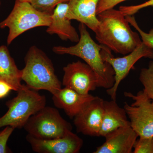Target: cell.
I'll return each instance as SVG.
<instances>
[{
    "mask_svg": "<svg viewBox=\"0 0 153 153\" xmlns=\"http://www.w3.org/2000/svg\"><path fill=\"white\" fill-rule=\"evenodd\" d=\"M97 17L99 24L94 33L96 39L111 51L128 55L142 42L119 10L108 9L98 14Z\"/></svg>",
    "mask_w": 153,
    "mask_h": 153,
    "instance_id": "cell-1",
    "label": "cell"
},
{
    "mask_svg": "<svg viewBox=\"0 0 153 153\" xmlns=\"http://www.w3.org/2000/svg\"><path fill=\"white\" fill-rule=\"evenodd\" d=\"M79 40L71 47L56 46L52 50L58 55L68 54L81 58L95 72L98 78V87L108 89L115 82L114 70L111 65L105 61L102 54L103 45H99L91 38L86 26L80 23L78 27Z\"/></svg>",
    "mask_w": 153,
    "mask_h": 153,
    "instance_id": "cell-2",
    "label": "cell"
},
{
    "mask_svg": "<svg viewBox=\"0 0 153 153\" xmlns=\"http://www.w3.org/2000/svg\"><path fill=\"white\" fill-rule=\"evenodd\" d=\"M25 68L21 70L22 79L30 89L46 90L53 94L62 88L52 60L41 49L32 46L25 56Z\"/></svg>",
    "mask_w": 153,
    "mask_h": 153,
    "instance_id": "cell-3",
    "label": "cell"
},
{
    "mask_svg": "<svg viewBox=\"0 0 153 153\" xmlns=\"http://www.w3.org/2000/svg\"><path fill=\"white\" fill-rule=\"evenodd\" d=\"M16 97L6 102L7 113L0 117V128L10 126L15 128H24L32 115L46 105V97L24 84Z\"/></svg>",
    "mask_w": 153,
    "mask_h": 153,
    "instance_id": "cell-4",
    "label": "cell"
},
{
    "mask_svg": "<svg viewBox=\"0 0 153 153\" xmlns=\"http://www.w3.org/2000/svg\"><path fill=\"white\" fill-rule=\"evenodd\" d=\"M51 16L38 10L30 2L16 0L10 13L0 22V28L9 29L8 46L28 30L37 27H49L52 20Z\"/></svg>",
    "mask_w": 153,
    "mask_h": 153,
    "instance_id": "cell-5",
    "label": "cell"
},
{
    "mask_svg": "<svg viewBox=\"0 0 153 153\" xmlns=\"http://www.w3.org/2000/svg\"><path fill=\"white\" fill-rule=\"evenodd\" d=\"M24 128L36 138L50 140L64 136L72 127L56 108L46 105L29 118Z\"/></svg>",
    "mask_w": 153,
    "mask_h": 153,
    "instance_id": "cell-6",
    "label": "cell"
},
{
    "mask_svg": "<svg viewBox=\"0 0 153 153\" xmlns=\"http://www.w3.org/2000/svg\"><path fill=\"white\" fill-rule=\"evenodd\" d=\"M124 94L134 100L131 105L125 102L123 107L132 128L139 137H153V102L143 90L136 95L129 92Z\"/></svg>",
    "mask_w": 153,
    "mask_h": 153,
    "instance_id": "cell-7",
    "label": "cell"
},
{
    "mask_svg": "<svg viewBox=\"0 0 153 153\" xmlns=\"http://www.w3.org/2000/svg\"><path fill=\"white\" fill-rule=\"evenodd\" d=\"M111 52V50L103 45L102 54L103 60L111 65L115 73L114 85L111 88L107 89L106 92L111 100H116L117 89L120 82L141 58L153 59V49L142 41L132 52L123 57H114Z\"/></svg>",
    "mask_w": 153,
    "mask_h": 153,
    "instance_id": "cell-8",
    "label": "cell"
},
{
    "mask_svg": "<svg viewBox=\"0 0 153 153\" xmlns=\"http://www.w3.org/2000/svg\"><path fill=\"white\" fill-rule=\"evenodd\" d=\"M62 85L82 94H87L96 89L98 78L93 69L87 63L78 60L63 67Z\"/></svg>",
    "mask_w": 153,
    "mask_h": 153,
    "instance_id": "cell-9",
    "label": "cell"
},
{
    "mask_svg": "<svg viewBox=\"0 0 153 153\" xmlns=\"http://www.w3.org/2000/svg\"><path fill=\"white\" fill-rule=\"evenodd\" d=\"M104 100L99 97L88 102L74 117L77 132L85 135L99 137Z\"/></svg>",
    "mask_w": 153,
    "mask_h": 153,
    "instance_id": "cell-10",
    "label": "cell"
},
{
    "mask_svg": "<svg viewBox=\"0 0 153 153\" xmlns=\"http://www.w3.org/2000/svg\"><path fill=\"white\" fill-rule=\"evenodd\" d=\"M26 139L33 150L38 153H78L83 143L72 131L63 137L50 140L39 139L28 134Z\"/></svg>",
    "mask_w": 153,
    "mask_h": 153,
    "instance_id": "cell-11",
    "label": "cell"
},
{
    "mask_svg": "<svg viewBox=\"0 0 153 153\" xmlns=\"http://www.w3.org/2000/svg\"><path fill=\"white\" fill-rule=\"evenodd\" d=\"M137 134L130 125L121 127L106 135L105 142L94 153H132Z\"/></svg>",
    "mask_w": 153,
    "mask_h": 153,
    "instance_id": "cell-12",
    "label": "cell"
},
{
    "mask_svg": "<svg viewBox=\"0 0 153 153\" xmlns=\"http://www.w3.org/2000/svg\"><path fill=\"white\" fill-rule=\"evenodd\" d=\"M68 2L60 3L56 7L46 32L50 35L56 34L63 41L69 40L77 43L79 40V36L68 17Z\"/></svg>",
    "mask_w": 153,
    "mask_h": 153,
    "instance_id": "cell-13",
    "label": "cell"
},
{
    "mask_svg": "<svg viewBox=\"0 0 153 153\" xmlns=\"http://www.w3.org/2000/svg\"><path fill=\"white\" fill-rule=\"evenodd\" d=\"M91 94H82L69 88L64 87L52 94V100L56 107L63 110L70 118H73L87 102L95 98Z\"/></svg>",
    "mask_w": 153,
    "mask_h": 153,
    "instance_id": "cell-14",
    "label": "cell"
},
{
    "mask_svg": "<svg viewBox=\"0 0 153 153\" xmlns=\"http://www.w3.org/2000/svg\"><path fill=\"white\" fill-rule=\"evenodd\" d=\"M100 0H69L68 16L70 20H75L85 25L94 33L99 22L97 9Z\"/></svg>",
    "mask_w": 153,
    "mask_h": 153,
    "instance_id": "cell-15",
    "label": "cell"
},
{
    "mask_svg": "<svg viewBox=\"0 0 153 153\" xmlns=\"http://www.w3.org/2000/svg\"><path fill=\"white\" fill-rule=\"evenodd\" d=\"M129 125V120L124 108L120 106L116 100H104L100 136L105 137L117 129Z\"/></svg>",
    "mask_w": 153,
    "mask_h": 153,
    "instance_id": "cell-16",
    "label": "cell"
},
{
    "mask_svg": "<svg viewBox=\"0 0 153 153\" xmlns=\"http://www.w3.org/2000/svg\"><path fill=\"white\" fill-rule=\"evenodd\" d=\"M22 71L18 68L7 46H0V81L8 84L18 91L23 86Z\"/></svg>",
    "mask_w": 153,
    "mask_h": 153,
    "instance_id": "cell-17",
    "label": "cell"
},
{
    "mask_svg": "<svg viewBox=\"0 0 153 153\" xmlns=\"http://www.w3.org/2000/svg\"><path fill=\"white\" fill-rule=\"evenodd\" d=\"M139 80L144 88V92L153 102V61H150L147 68L141 70Z\"/></svg>",
    "mask_w": 153,
    "mask_h": 153,
    "instance_id": "cell-18",
    "label": "cell"
},
{
    "mask_svg": "<svg viewBox=\"0 0 153 153\" xmlns=\"http://www.w3.org/2000/svg\"><path fill=\"white\" fill-rule=\"evenodd\" d=\"M69 0H32L31 4L38 10L52 15L56 7L62 3H68Z\"/></svg>",
    "mask_w": 153,
    "mask_h": 153,
    "instance_id": "cell-19",
    "label": "cell"
},
{
    "mask_svg": "<svg viewBox=\"0 0 153 153\" xmlns=\"http://www.w3.org/2000/svg\"><path fill=\"white\" fill-rule=\"evenodd\" d=\"M133 153H153V137H139L134 145Z\"/></svg>",
    "mask_w": 153,
    "mask_h": 153,
    "instance_id": "cell-20",
    "label": "cell"
},
{
    "mask_svg": "<svg viewBox=\"0 0 153 153\" xmlns=\"http://www.w3.org/2000/svg\"><path fill=\"white\" fill-rule=\"evenodd\" d=\"M126 18L130 25L132 26L139 33L143 42L153 49V28L151 29L149 33H145L140 27L134 16H126Z\"/></svg>",
    "mask_w": 153,
    "mask_h": 153,
    "instance_id": "cell-21",
    "label": "cell"
},
{
    "mask_svg": "<svg viewBox=\"0 0 153 153\" xmlns=\"http://www.w3.org/2000/svg\"><path fill=\"white\" fill-rule=\"evenodd\" d=\"M15 129L10 126H7L0 131V153L11 152L7 146V143Z\"/></svg>",
    "mask_w": 153,
    "mask_h": 153,
    "instance_id": "cell-22",
    "label": "cell"
},
{
    "mask_svg": "<svg viewBox=\"0 0 153 153\" xmlns=\"http://www.w3.org/2000/svg\"><path fill=\"white\" fill-rule=\"evenodd\" d=\"M153 6V0H149L146 2L137 5L120 6L119 10L124 16H133L140 10L148 7Z\"/></svg>",
    "mask_w": 153,
    "mask_h": 153,
    "instance_id": "cell-23",
    "label": "cell"
},
{
    "mask_svg": "<svg viewBox=\"0 0 153 153\" xmlns=\"http://www.w3.org/2000/svg\"><path fill=\"white\" fill-rule=\"evenodd\" d=\"M126 1V0H100L97 9V15L106 10L114 8L118 4Z\"/></svg>",
    "mask_w": 153,
    "mask_h": 153,
    "instance_id": "cell-24",
    "label": "cell"
},
{
    "mask_svg": "<svg viewBox=\"0 0 153 153\" xmlns=\"http://www.w3.org/2000/svg\"><path fill=\"white\" fill-rule=\"evenodd\" d=\"M13 90V89L10 85L6 82L0 81V99L5 97Z\"/></svg>",
    "mask_w": 153,
    "mask_h": 153,
    "instance_id": "cell-25",
    "label": "cell"
},
{
    "mask_svg": "<svg viewBox=\"0 0 153 153\" xmlns=\"http://www.w3.org/2000/svg\"><path fill=\"white\" fill-rule=\"evenodd\" d=\"M19 1H21L28 2H30L32 0H19Z\"/></svg>",
    "mask_w": 153,
    "mask_h": 153,
    "instance_id": "cell-26",
    "label": "cell"
},
{
    "mask_svg": "<svg viewBox=\"0 0 153 153\" xmlns=\"http://www.w3.org/2000/svg\"><path fill=\"white\" fill-rule=\"evenodd\" d=\"M1 1H0V7H1Z\"/></svg>",
    "mask_w": 153,
    "mask_h": 153,
    "instance_id": "cell-27",
    "label": "cell"
},
{
    "mask_svg": "<svg viewBox=\"0 0 153 153\" xmlns=\"http://www.w3.org/2000/svg\"><path fill=\"white\" fill-rule=\"evenodd\" d=\"M1 1V0H0V1Z\"/></svg>",
    "mask_w": 153,
    "mask_h": 153,
    "instance_id": "cell-28",
    "label": "cell"
}]
</instances>
